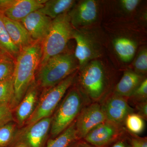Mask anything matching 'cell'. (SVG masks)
Returning <instances> with one entry per match:
<instances>
[{
  "label": "cell",
  "instance_id": "19",
  "mask_svg": "<svg viewBox=\"0 0 147 147\" xmlns=\"http://www.w3.org/2000/svg\"><path fill=\"white\" fill-rule=\"evenodd\" d=\"M76 3L74 0H47L42 8L38 11L54 19L59 15L68 12Z\"/></svg>",
  "mask_w": 147,
  "mask_h": 147
},
{
  "label": "cell",
  "instance_id": "6",
  "mask_svg": "<svg viewBox=\"0 0 147 147\" xmlns=\"http://www.w3.org/2000/svg\"><path fill=\"white\" fill-rule=\"evenodd\" d=\"M79 69V83L82 89L91 99H100L106 87L105 71L102 63L93 60Z\"/></svg>",
  "mask_w": 147,
  "mask_h": 147
},
{
  "label": "cell",
  "instance_id": "33",
  "mask_svg": "<svg viewBox=\"0 0 147 147\" xmlns=\"http://www.w3.org/2000/svg\"><path fill=\"white\" fill-rule=\"evenodd\" d=\"M110 147H130L126 142L123 140L116 141Z\"/></svg>",
  "mask_w": 147,
  "mask_h": 147
},
{
  "label": "cell",
  "instance_id": "2",
  "mask_svg": "<svg viewBox=\"0 0 147 147\" xmlns=\"http://www.w3.org/2000/svg\"><path fill=\"white\" fill-rule=\"evenodd\" d=\"M74 54L64 52L50 58L37 70L35 80L41 90L56 86L79 69Z\"/></svg>",
  "mask_w": 147,
  "mask_h": 147
},
{
  "label": "cell",
  "instance_id": "34",
  "mask_svg": "<svg viewBox=\"0 0 147 147\" xmlns=\"http://www.w3.org/2000/svg\"><path fill=\"white\" fill-rule=\"evenodd\" d=\"M7 56H9V55H7L4 51H3V50L0 48V61L2 60L3 59H4V58Z\"/></svg>",
  "mask_w": 147,
  "mask_h": 147
},
{
  "label": "cell",
  "instance_id": "26",
  "mask_svg": "<svg viewBox=\"0 0 147 147\" xmlns=\"http://www.w3.org/2000/svg\"><path fill=\"white\" fill-rule=\"evenodd\" d=\"M133 66L134 72L144 76L147 71V50L146 47H142L137 53Z\"/></svg>",
  "mask_w": 147,
  "mask_h": 147
},
{
  "label": "cell",
  "instance_id": "5",
  "mask_svg": "<svg viewBox=\"0 0 147 147\" xmlns=\"http://www.w3.org/2000/svg\"><path fill=\"white\" fill-rule=\"evenodd\" d=\"M75 78L74 73L56 86L41 90L36 107L24 125L52 117L67 91L73 84Z\"/></svg>",
  "mask_w": 147,
  "mask_h": 147
},
{
  "label": "cell",
  "instance_id": "11",
  "mask_svg": "<svg viewBox=\"0 0 147 147\" xmlns=\"http://www.w3.org/2000/svg\"><path fill=\"white\" fill-rule=\"evenodd\" d=\"M41 90L35 79L13 111V120L19 128L23 127L35 109Z\"/></svg>",
  "mask_w": 147,
  "mask_h": 147
},
{
  "label": "cell",
  "instance_id": "13",
  "mask_svg": "<svg viewBox=\"0 0 147 147\" xmlns=\"http://www.w3.org/2000/svg\"><path fill=\"white\" fill-rule=\"evenodd\" d=\"M117 126L106 121L92 129L83 139L95 147H107L117 140L119 136Z\"/></svg>",
  "mask_w": 147,
  "mask_h": 147
},
{
  "label": "cell",
  "instance_id": "21",
  "mask_svg": "<svg viewBox=\"0 0 147 147\" xmlns=\"http://www.w3.org/2000/svg\"><path fill=\"white\" fill-rule=\"evenodd\" d=\"M3 16L2 13H0V48L15 60L20 50L11 39L6 29Z\"/></svg>",
  "mask_w": 147,
  "mask_h": 147
},
{
  "label": "cell",
  "instance_id": "4",
  "mask_svg": "<svg viewBox=\"0 0 147 147\" xmlns=\"http://www.w3.org/2000/svg\"><path fill=\"white\" fill-rule=\"evenodd\" d=\"M84 101L82 92L77 88H72L68 92L52 116L50 130L52 139L57 137L73 123L83 109Z\"/></svg>",
  "mask_w": 147,
  "mask_h": 147
},
{
  "label": "cell",
  "instance_id": "25",
  "mask_svg": "<svg viewBox=\"0 0 147 147\" xmlns=\"http://www.w3.org/2000/svg\"><path fill=\"white\" fill-rule=\"evenodd\" d=\"M15 60L7 56L0 61V83L13 76Z\"/></svg>",
  "mask_w": 147,
  "mask_h": 147
},
{
  "label": "cell",
  "instance_id": "3",
  "mask_svg": "<svg viewBox=\"0 0 147 147\" xmlns=\"http://www.w3.org/2000/svg\"><path fill=\"white\" fill-rule=\"evenodd\" d=\"M73 29L68 12L53 19L50 31L42 42V57L39 67L53 56L64 52L69 40L72 38Z\"/></svg>",
  "mask_w": 147,
  "mask_h": 147
},
{
  "label": "cell",
  "instance_id": "7",
  "mask_svg": "<svg viewBox=\"0 0 147 147\" xmlns=\"http://www.w3.org/2000/svg\"><path fill=\"white\" fill-rule=\"evenodd\" d=\"M52 117L18 128L13 147H44L50 133Z\"/></svg>",
  "mask_w": 147,
  "mask_h": 147
},
{
  "label": "cell",
  "instance_id": "31",
  "mask_svg": "<svg viewBox=\"0 0 147 147\" xmlns=\"http://www.w3.org/2000/svg\"><path fill=\"white\" fill-rule=\"evenodd\" d=\"M130 146V147H147L146 138H133Z\"/></svg>",
  "mask_w": 147,
  "mask_h": 147
},
{
  "label": "cell",
  "instance_id": "18",
  "mask_svg": "<svg viewBox=\"0 0 147 147\" xmlns=\"http://www.w3.org/2000/svg\"><path fill=\"white\" fill-rule=\"evenodd\" d=\"M113 45L118 57L124 63L131 61L137 52V42L127 37L120 36L115 38Z\"/></svg>",
  "mask_w": 147,
  "mask_h": 147
},
{
  "label": "cell",
  "instance_id": "27",
  "mask_svg": "<svg viewBox=\"0 0 147 147\" xmlns=\"http://www.w3.org/2000/svg\"><path fill=\"white\" fill-rule=\"evenodd\" d=\"M129 97L137 102L146 101L147 97V79L145 78Z\"/></svg>",
  "mask_w": 147,
  "mask_h": 147
},
{
  "label": "cell",
  "instance_id": "15",
  "mask_svg": "<svg viewBox=\"0 0 147 147\" xmlns=\"http://www.w3.org/2000/svg\"><path fill=\"white\" fill-rule=\"evenodd\" d=\"M47 0H13L3 15L13 21H21L32 12L42 8Z\"/></svg>",
  "mask_w": 147,
  "mask_h": 147
},
{
  "label": "cell",
  "instance_id": "23",
  "mask_svg": "<svg viewBox=\"0 0 147 147\" xmlns=\"http://www.w3.org/2000/svg\"><path fill=\"white\" fill-rule=\"evenodd\" d=\"M14 96L13 76L0 83V106H10Z\"/></svg>",
  "mask_w": 147,
  "mask_h": 147
},
{
  "label": "cell",
  "instance_id": "22",
  "mask_svg": "<svg viewBox=\"0 0 147 147\" xmlns=\"http://www.w3.org/2000/svg\"><path fill=\"white\" fill-rule=\"evenodd\" d=\"M18 125L14 121L0 128V147H13Z\"/></svg>",
  "mask_w": 147,
  "mask_h": 147
},
{
  "label": "cell",
  "instance_id": "29",
  "mask_svg": "<svg viewBox=\"0 0 147 147\" xmlns=\"http://www.w3.org/2000/svg\"><path fill=\"white\" fill-rule=\"evenodd\" d=\"M141 2L139 0H121L119 3L123 10L130 13L136 9Z\"/></svg>",
  "mask_w": 147,
  "mask_h": 147
},
{
  "label": "cell",
  "instance_id": "9",
  "mask_svg": "<svg viewBox=\"0 0 147 147\" xmlns=\"http://www.w3.org/2000/svg\"><path fill=\"white\" fill-rule=\"evenodd\" d=\"M106 121L102 107L96 102L82 109L75 121L78 140L84 139L92 129Z\"/></svg>",
  "mask_w": 147,
  "mask_h": 147
},
{
  "label": "cell",
  "instance_id": "30",
  "mask_svg": "<svg viewBox=\"0 0 147 147\" xmlns=\"http://www.w3.org/2000/svg\"><path fill=\"white\" fill-rule=\"evenodd\" d=\"M137 110L139 116L143 119H146L147 117V100L143 102H138L136 106Z\"/></svg>",
  "mask_w": 147,
  "mask_h": 147
},
{
  "label": "cell",
  "instance_id": "10",
  "mask_svg": "<svg viewBox=\"0 0 147 147\" xmlns=\"http://www.w3.org/2000/svg\"><path fill=\"white\" fill-rule=\"evenodd\" d=\"M68 13L74 28H85L93 24L97 20L98 3L95 0L79 1L76 2Z\"/></svg>",
  "mask_w": 147,
  "mask_h": 147
},
{
  "label": "cell",
  "instance_id": "20",
  "mask_svg": "<svg viewBox=\"0 0 147 147\" xmlns=\"http://www.w3.org/2000/svg\"><path fill=\"white\" fill-rule=\"evenodd\" d=\"M78 140L75 121L62 133L54 139L48 140L46 147H69Z\"/></svg>",
  "mask_w": 147,
  "mask_h": 147
},
{
  "label": "cell",
  "instance_id": "24",
  "mask_svg": "<svg viewBox=\"0 0 147 147\" xmlns=\"http://www.w3.org/2000/svg\"><path fill=\"white\" fill-rule=\"evenodd\" d=\"M125 121L128 130L134 134H140L144 129V121L138 114L130 113L126 117Z\"/></svg>",
  "mask_w": 147,
  "mask_h": 147
},
{
  "label": "cell",
  "instance_id": "17",
  "mask_svg": "<svg viewBox=\"0 0 147 147\" xmlns=\"http://www.w3.org/2000/svg\"><path fill=\"white\" fill-rule=\"evenodd\" d=\"M144 79L143 76L134 71L126 70L116 86L115 95L124 98L130 97Z\"/></svg>",
  "mask_w": 147,
  "mask_h": 147
},
{
  "label": "cell",
  "instance_id": "12",
  "mask_svg": "<svg viewBox=\"0 0 147 147\" xmlns=\"http://www.w3.org/2000/svg\"><path fill=\"white\" fill-rule=\"evenodd\" d=\"M53 20L37 10L30 13L21 22L33 40L42 43L50 31Z\"/></svg>",
  "mask_w": 147,
  "mask_h": 147
},
{
  "label": "cell",
  "instance_id": "32",
  "mask_svg": "<svg viewBox=\"0 0 147 147\" xmlns=\"http://www.w3.org/2000/svg\"><path fill=\"white\" fill-rule=\"evenodd\" d=\"M69 147H95L85 141L77 140L71 144Z\"/></svg>",
  "mask_w": 147,
  "mask_h": 147
},
{
  "label": "cell",
  "instance_id": "35",
  "mask_svg": "<svg viewBox=\"0 0 147 147\" xmlns=\"http://www.w3.org/2000/svg\"><path fill=\"white\" fill-rule=\"evenodd\" d=\"M14 147H26L24 146H21V145H19V146H15Z\"/></svg>",
  "mask_w": 147,
  "mask_h": 147
},
{
  "label": "cell",
  "instance_id": "1",
  "mask_svg": "<svg viewBox=\"0 0 147 147\" xmlns=\"http://www.w3.org/2000/svg\"><path fill=\"white\" fill-rule=\"evenodd\" d=\"M42 55V43L34 41L21 50L15 59L13 76L14 96L10 105L12 111L19 104L34 81Z\"/></svg>",
  "mask_w": 147,
  "mask_h": 147
},
{
  "label": "cell",
  "instance_id": "8",
  "mask_svg": "<svg viewBox=\"0 0 147 147\" xmlns=\"http://www.w3.org/2000/svg\"><path fill=\"white\" fill-rule=\"evenodd\" d=\"M72 38L76 42L74 56L79 65V69L88 63L96 59L101 55V47L96 38L84 28H74Z\"/></svg>",
  "mask_w": 147,
  "mask_h": 147
},
{
  "label": "cell",
  "instance_id": "14",
  "mask_svg": "<svg viewBox=\"0 0 147 147\" xmlns=\"http://www.w3.org/2000/svg\"><path fill=\"white\" fill-rule=\"evenodd\" d=\"M101 107L107 121L116 125L125 121L127 116L133 111L125 98L116 95L108 98Z\"/></svg>",
  "mask_w": 147,
  "mask_h": 147
},
{
  "label": "cell",
  "instance_id": "16",
  "mask_svg": "<svg viewBox=\"0 0 147 147\" xmlns=\"http://www.w3.org/2000/svg\"><path fill=\"white\" fill-rule=\"evenodd\" d=\"M3 18L11 39L20 51L34 42L21 21L11 20L3 15Z\"/></svg>",
  "mask_w": 147,
  "mask_h": 147
},
{
  "label": "cell",
  "instance_id": "28",
  "mask_svg": "<svg viewBox=\"0 0 147 147\" xmlns=\"http://www.w3.org/2000/svg\"><path fill=\"white\" fill-rule=\"evenodd\" d=\"M12 121H14L13 111L9 105L0 106V128Z\"/></svg>",
  "mask_w": 147,
  "mask_h": 147
}]
</instances>
